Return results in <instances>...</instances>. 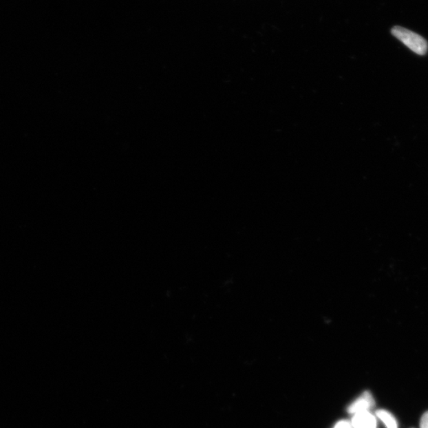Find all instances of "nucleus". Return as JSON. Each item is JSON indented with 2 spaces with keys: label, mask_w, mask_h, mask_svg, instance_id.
Here are the masks:
<instances>
[{
  "label": "nucleus",
  "mask_w": 428,
  "mask_h": 428,
  "mask_svg": "<svg viewBox=\"0 0 428 428\" xmlns=\"http://www.w3.org/2000/svg\"><path fill=\"white\" fill-rule=\"evenodd\" d=\"M392 34L395 38L401 41L408 48L419 55L426 54L428 49L427 41L419 34L401 27H395L392 29Z\"/></svg>",
  "instance_id": "1"
},
{
  "label": "nucleus",
  "mask_w": 428,
  "mask_h": 428,
  "mask_svg": "<svg viewBox=\"0 0 428 428\" xmlns=\"http://www.w3.org/2000/svg\"><path fill=\"white\" fill-rule=\"evenodd\" d=\"M375 405V401L373 398L372 394L365 392L361 396L353 402V403L348 407V412L351 414H356L359 412L369 411L372 409Z\"/></svg>",
  "instance_id": "2"
},
{
  "label": "nucleus",
  "mask_w": 428,
  "mask_h": 428,
  "mask_svg": "<svg viewBox=\"0 0 428 428\" xmlns=\"http://www.w3.org/2000/svg\"><path fill=\"white\" fill-rule=\"evenodd\" d=\"M352 426L353 428H376L377 427V420L375 416L368 411L359 412L354 414Z\"/></svg>",
  "instance_id": "3"
},
{
  "label": "nucleus",
  "mask_w": 428,
  "mask_h": 428,
  "mask_svg": "<svg viewBox=\"0 0 428 428\" xmlns=\"http://www.w3.org/2000/svg\"><path fill=\"white\" fill-rule=\"evenodd\" d=\"M376 415L384 422L386 427L398 428V422H396L395 417L388 411L378 410L376 412Z\"/></svg>",
  "instance_id": "4"
},
{
  "label": "nucleus",
  "mask_w": 428,
  "mask_h": 428,
  "mask_svg": "<svg viewBox=\"0 0 428 428\" xmlns=\"http://www.w3.org/2000/svg\"><path fill=\"white\" fill-rule=\"evenodd\" d=\"M334 428H353L352 424L347 420L339 421Z\"/></svg>",
  "instance_id": "5"
},
{
  "label": "nucleus",
  "mask_w": 428,
  "mask_h": 428,
  "mask_svg": "<svg viewBox=\"0 0 428 428\" xmlns=\"http://www.w3.org/2000/svg\"><path fill=\"white\" fill-rule=\"evenodd\" d=\"M420 428H428V411L422 415L420 420Z\"/></svg>",
  "instance_id": "6"
}]
</instances>
